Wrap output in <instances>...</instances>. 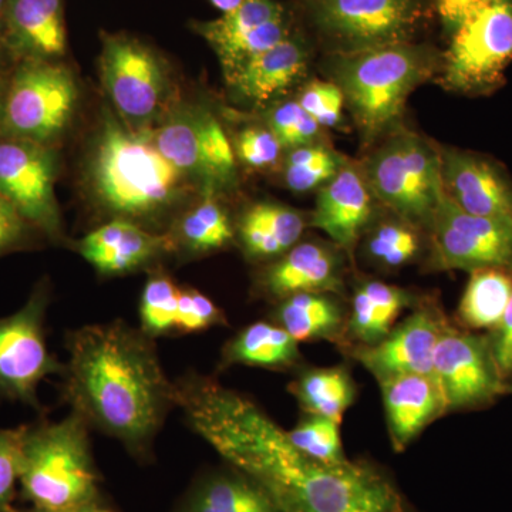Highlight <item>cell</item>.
I'll list each match as a JSON object with an SVG mask.
<instances>
[{
	"label": "cell",
	"mask_w": 512,
	"mask_h": 512,
	"mask_svg": "<svg viewBox=\"0 0 512 512\" xmlns=\"http://www.w3.org/2000/svg\"><path fill=\"white\" fill-rule=\"evenodd\" d=\"M18 63V59H16L12 49H10L5 25H3L2 16H0V76L9 77V74L12 73V70L15 69Z\"/></svg>",
	"instance_id": "f6af8a7d"
},
{
	"label": "cell",
	"mask_w": 512,
	"mask_h": 512,
	"mask_svg": "<svg viewBox=\"0 0 512 512\" xmlns=\"http://www.w3.org/2000/svg\"><path fill=\"white\" fill-rule=\"evenodd\" d=\"M390 443L402 453L434 421L447 413L436 379L429 376L396 375L379 380Z\"/></svg>",
	"instance_id": "7402d4cb"
},
{
	"label": "cell",
	"mask_w": 512,
	"mask_h": 512,
	"mask_svg": "<svg viewBox=\"0 0 512 512\" xmlns=\"http://www.w3.org/2000/svg\"><path fill=\"white\" fill-rule=\"evenodd\" d=\"M434 377L447 413L487 409L505 394L487 333L463 329L450 319L434 352Z\"/></svg>",
	"instance_id": "8fae6325"
},
{
	"label": "cell",
	"mask_w": 512,
	"mask_h": 512,
	"mask_svg": "<svg viewBox=\"0 0 512 512\" xmlns=\"http://www.w3.org/2000/svg\"><path fill=\"white\" fill-rule=\"evenodd\" d=\"M73 73L62 62L23 60L6 82L0 134L52 147L76 107Z\"/></svg>",
	"instance_id": "ba28073f"
},
{
	"label": "cell",
	"mask_w": 512,
	"mask_h": 512,
	"mask_svg": "<svg viewBox=\"0 0 512 512\" xmlns=\"http://www.w3.org/2000/svg\"><path fill=\"white\" fill-rule=\"evenodd\" d=\"M328 55L413 42L427 18L426 0H301Z\"/></svg>",
	"instance_id": "52a82bcc"
},
{
	"label": "cell",
	"mask_w": 512,
	"mask_h": 512,
	"mask_svg": "<svg viewBox=\"0 0 512 512\" xmlns=\"http://www.w3.org/2000/svg\"><path fill=\"white\" fill-rule=\"evenodd\" d=\"M177 407L228 466L255 478L281 512H414L384 468L367 460L325 464L296 450L254 400L214 377L175 382Z\"/></svg>",
	"instance_id": "6da1fadb"
},
{
	"label": "cell",
	"mask_w": 512,
	"mask_h": 512,
	"mask_svg": "<svg viewBox=\"0 0 512 512\" xmlns=\"http://www.w3.org/2000/svg\"><path fill=\"white\" fill-rule=\"evenodd\" d=\"M346 161L333 148L320 143L293 148L285 161L286 187L296 194L322 188L339 173Z\"/></svg>",
	"instance_id": "d6a6232c"
},
{
	"label": "cell",
	"mask_w": 512,
	"mask_h": 512,
	"mask_svg": "<svg viewBox=\"0 0 512 512\" xmlns=\"http://www.w3.org/2000/svg\"><path fill=\"white\" fill-rule=\"evenodd\" d=\"M2 20L18 62H60L66 56L63 0H8Z\"/></svg>",
	"instance_id": "603a6c76"
},
{
	"label": "cell",
	"mask_w": 512,
	"mask_h": 512,
	"mask_svg": "<svg viewBox=\"0 0 512 512\" xmlns=\"http://www.w3.org/2000/svg\"><path fill=\"white\" fill-rule=\"evenodd\" d=\"M305 227L301 212L274 202H258L242 215L238 234L248 258L276 259L301 242Z\"/></svg>",
	"instance_id": "83f0119b"
},
{
	"label": "cell",
	"mask_w": 512,
	"mask_h": 512,
	"mask_svg": "<svg viewBox=\"0 0 512 512\" xmlns=\"http://www.w3.org/2000/svg\"><path fill=\"white\" fill-rule=\"evenodd\" d=\"M423 248L421 229L396 217L370 231L366 252L370 261L384 269H399L416 261Z\"/></svg>",
	"instance_id": "836d02e7"
},
{
	"label": "cell",
	"mask_w": 512,
	"mask_h": 512,
	"mask_svg": "<svg viewBox=\"0 0 512 512\" xmlns=\"http://www.w3.org/2000/svg\"><path fill=\"white\" fill-rule=\"evenodd\" d=\"M512 60V0H484L451 35L443 56L448 89L480 93L500 82Z\"/></svg>",
	"instance_id": "9c48e42d"
},
{
	"label": "cell",
	"mask_w": 512,
	"mask_h": 512,
	"mask_svg": "<svg viewBox=\"0 0 512 512\" xmlns=\"http://www.w3.org/2000/svg\"><path fill=\"white\" fill-rule=\"evenodd\" d=\"M444 190L461 210L512 228V183L491 160L467 151H440Z\"/></svg>",
	"instance_id": "ac0fdd59"
},
{
	"label": "cell",
	"mask_w": 512,
	"mask_h": 512,
	"mask_svg": "<svg viewBox=\"0 0 512 512\" xmlns=\"http://www.w3.org/2000/svg\"><path fill=\"white\" fill-rule=\"evenodd\" d=\"M49 284L43 279L18 312L0 318V397L42 409L37 389L46 377L63 375L64 363L46 342Z\"/></svg>",
	"instance_id": "30bf717a"
},
{
	"label": "cell",
	"mask_w": 512,
	"mask_h": 512,
	"mask_svg": "<svg viewBox=\"0 0 512 512\" xmlns=\"http://www.w3.org/2000/svg\"><path fill=\"white\" fill-rule=\"evenodd\" d=\"M93 178L103 204L117 218L133 221L170 207L184 173L158 150L150 133L109 119L97 143Z\"/></svg>",
	"instance_id": "5b68a950"
},
{
	"label": "cell",
	"mask_w": 512,
	"mask_h": 512,
	"mask_svg": "<svg viewBox=\"0 0 512 512\" xmlns=\"http://www.w3.org/2000/svg\"><path fill=\"white\" fill-rule=\"evenodd\" d=\"M289 441L302 454L325 464L349 460L343 450L340 424L328 417L306 414L298 426L286 431Z\"/></svg>",
	"instance_id": "d590c367"
},
{
	"label": "cell",
	"mask_w": 512,
	"mask_h": 512,
	"mask_svg": "<svg viewBox=\"0 0 512 512\" xmlns=\"http://www.w3.org/2000/svg\"><path fill=\"white\" fill-rule=\"evenodd\" d=\"M373 195L362 170L346 161L339 173L320 188L311 225L346 254L352 255L373 217Z\"/></svg>",
	"instance_id": "ffe728a7"
},
{
	"label": "cell",
	"mask_w": 512,
	"mask_h": 512,
	"mask_svg": "<svg viewBox=\"0 0 512 512\" xmlns=\"http://www.w3.org/2000/svg\"><path fill=\"white\" fill-rule=\"evenodd\" d=\"M79 254L103 275H124L175 251L170 235H158L127 218H114L93 229L77 244Z\"/></svg>",
	"instance_id": "44dd1931"
},
{
	"label": "cell",
	"mask_w": 512,
	"mask_h": 512,
	"mask_svg": "<svg viewBox=\"0 0 512 512\" xmlns=\"http://www.w3.org/2000/svg\"><path fill=\"white\" fill-rule=\"evenodd\" d=\"M228 323L224 312L204 293L195 289H181L178 292L177 332L197 333L225 326Z\"/></svg>",
	"instance_id": "74e56055"
},
{
	"label": "cell",
	"mask_w": 512,
	"mask_h": 512,
	"mask_svg": "<svg viewBox=\"0 0 512 512\" xmlns=\"http://www.w3.org/2000/svg\"><path fill=\"white\" fill-rule=\"evenodd\" d=\"M89 431L74 412L59 421L22 426L19 485L33 508L62 511L101 503Z\"/></svg>",
	"instance_id": "3957f363"
},
{
	"label": "cell",
	"mask_w": 512,
	"mask_h": 512,
	"mask_svg": "<svg viewBox=\"0 0 512 512\" xmlns=\"http://www.w3.org/2000/svg\"><path fill=\"white\" fill-rule=\"evenodd\" d=\"M6 82L8 77L0 76V117H2L3 101H5Z\"/></svg>",
	"instance_id": "c3c4849f"
},
{
	"label": "cell",
	"mask_w": 512,
	"mask_h": 512,
	"mask_svg": "<svg viewBox=\"0 0 512 512\" xmlns=\"http://www.w3.org/2000/svg\"><path fill=\"white\" fill-rule=\"evenodd\" d=\"M498 370L505 383L512 380V296L500 323L487 333Z\"/></svg>",
	"instance_id": "7bdbcfd3"
},
{
	"label": "cell",
	"mask_w": 512,
	"mask_h": 512,
	"mask_svg": "<svg viewBox=\"0 0 512 512\" xmlns=\"http://www.w3.org/2000/svg\"><path fill=\"white\" fill-rule=\"evenodd\" d=\"M288 389L303 412L328 417L339 424L357 396L355 380L346 366L303 369Z\"/></svg>",
	"instance_id": "f546056e"
},
{
	"label": "cell",
	"mask_w": 512,
	"mask_h": 512,
	"mask_svg": "<svg viewBox=\"0 0 512 512\" xmlns=\"http://www.w3.org/2000/svg\"><path fill=\"white\" fill-rule=\"evenodd\" d=\"M443 64L429 45L406 42L349 55H329V74L366 140L402 117L410 94Z\"/></svg>",
	"instance_id": "277c9868"
},
{
	"label": "cell",
	"mask_w": 512,
	"mask_h": 512,
	"mask_svg": "<svg viewBox=\"0 0 512 512\" xmlns=\"http://www.w3.org/2000/svg\"><path fill=\"white\" fill-rule=\"evenodd\" d=\"M22 426L0 430V512H12L19 485Z\"/></svg>",
	"instance_id": "60d3db41"
},
{
	"label": "cell",
	"mask_w": 512,
	"mask_h": 512,
	"mask_svg": "<svg viewBox=\"0 0 512 512\" xmlns=\"http://www.w3.org/2000/svg\"><path fill=\"white\" fill-rule=\"evenodd\" d=\"M511 296V269L488 266L470 272V279L458 303L457 325L471 332H491L503 318Z\"/></svg>",
	"instance_id": "4dcf8cb0"
},
{
	"label": "cell",
	"mask_w": 512,
	"mask_h": 512,
	"mask_svg": "<svg viewBox=\"0 0 512 512\" xmlns=\"http://www.w3.org/2000/svg\"><path fill=\"white\" fill-rule=\"evenodd\" d=\"M8 0H0V16H2L3 9H5V5Z\"/></svg>",
	"instance_id": "f907efd6"
},
{
	"label": "cell",
	"mask_w": 512,
	"mask_h": 512,
	"mask_svg": "<svg viewBox=\"0 0 512 512\" xmlns=\"http://www.w3.org/2000/svg\"><path fill=\"white\" fill-rule=\"evenodd\" d=\"M301 359L299 343L284 328L276 323L255 322L225 343L220 366L221 369L248 366L284 372L295 369Z\"/></svg>",
	"instance_id": "f1b7e54d"
},
{
	"label": "cell",
	"mask_w": 512,
	"mask_h": 512,
	"mask_svg": "<svg viewBox=\"0 0 512 512\" xmlns=\"http://www.w3.org/2000/svg\"><path fill=\"white\" fill-rule=\"evenodd\" d=\"M194 30L214 50L229 79L242 64L278 45L295 29L288 9L278 0H242L218 19L195 22Z\"/></svg>",
	"instance_id": "9a60e30c"
},
{
	"label": "cell",
	"mask_w": 512,
	"mask_h": 512,
	"mask_svg": "<svg viewBox=\"0 0 512 512\" xmlns=\"http://www.w3.org/2000/svg\"><path fill=\"white\" fill-rule=\"evenodd\" d=\"M483 2L484 0H434V5L444 28L453 35L463 20Z\"/></svg>",
	"instance_id": "ee69618b"
},
{
	"label": "cell",
	"mask_w": 512,
	"mask_h": 512,
	"mask_svg": "<svg viewBox=\"0 0 512 512\" xmlns=\"http://www.w3.org/2000/svg\"><path fill=\"white\" fill-rule=\"evenodd\" d=\"M235 237L234 225L224 208L212 198H205L181 221L178 235L173 238L175 249L178 242L188 251L207 254L227 247Z\"/></svg>",
	"instance_id": "1f68e13d"
},
{
	"label": "cell",
	"mask_w": 512,
	"mask_h": 512,
	"mask_svg": "<svg viewBox=\"0 0 512 512\" xmlns=\"http://www.w3.org/2000/svg\"><path fill=\"white\" fill-rule=\"evenodd\" d=\"M309 62V46L301 33L291 35L259 53L229 77L242 96L255 103H265L284 92L305 73Z\"/></svg>",
	"instance_id": "cb8c5ba5"
},
{
	"label": "cell",
	"mask_w": 512,
	"mask_h": 512,
	"mask_svg": "<svg viewBox=\"0 0 512 512\" xmlns=\"http://www.w3.org/2000/svg\"><path fill=\"white\" fill-rule=\"evenodd\" d=\"M178 292L170 276L156 274L148 279L141 293L140 329L150 338L177 332Z\"/></svg>",
	"instance_id": "e575fe53"
},
{
	"label": "cell",
	"mask_w": 512,
	"mask_h": 512,
	"mask_svg": "<svg viewBox=\"0 0 512 512\" xmlns=\"http://www.w3.org/2000/svg\"><path fill=\"white\" fill-rule=\"evenodd\" d=\"M373 197L396 217L430 232L444 192L440 151L410 131L390 137L360 167Z\"/></svg>",
	"instance_id": "8992f818"
},
{
	"label": "cell",
	"mask_w": 512,
	"mask_h": 512,
	"mask_svg": "<svg viewBox=\"0 0 512 512\" xmlns=\"http://www.w3.org/2000/svg\"><path fill=\"white\" fill-rule=\"evenodd\" d=\"M342 249L326 242H298L266 266L258 286L266 298L284 301L298 293H335L345 288Z\"/></svg>",
	"instance_id": "d6986e66"
},
{
	"label": "cell",
	"mask_w": 512,
	"mask_h": 512,
	"mask_svg": "<svg viewBox=\"0 0 512 512\" xmlns=\"http://www.w3.org/2000/svg\"><path fill=\"white\" fill-rule=\"evenodd\" d=\"M268 127L286 150L319 143L322 134V127L296 100L276 106L269 116Z\"/></svg>",
	"instance_id": "8d00e7d4"
},
{
	"label": "cell",
	"mask_w": 512,
	"mask_h": 512,
	"mask_svg": "<svg viewBox=\"0 0 512 512\" xmlns=\"http://www.w3.org/2000/svg\"><path fill=\"white\" fill-rule=\"evenodd\" d=\"M210 2L214 8L221 10V13H227L229 10L237 8L242 0H210Z\"/></svg>",
	"instance_id": "7dc6e473"
},
{
	"label": "cell",
	"mask_w": 512,
	"mask_h": 512,
	"mask_svg": "<svg viewBox=\"0 0 512 512\" xmlns=\"http://www.w3.org/2000/svg\"><path fill=\"white\" fill-rule=\"evenodd\" d=\"M284 147L269 127H248L238 134L235 156L255 170L274 167Z\"/></svg>",
	"instance_id": "ab89813d"
},
{
	"label": "cell",
	"mask_w": 512,
	"mask_h": 512,
	"mask_svg": "<svg viewBox=\"0 0 512 512\" xmlns=\"http://www.w3.org/2000/svg\"><path fill=\"white\" fill-rule=\"evenodd\" d=\"M32 231L36 229L0 195V256L25 247Z\"/></svg>",
	"instance_id": "b9f144b4"
},
{
	"label": "cell",
	"mask_w": 512,
	"mask_h": 512,
	"mask_svg": "<svg viewBox=\"0 0 512 512\" xmlns=\"http://www.w3.org/2000/svg\"><path fill=\"white\" fill-rule=\"evenodd\" d=\"M303 110L320 127H339L343 120L345 97L338 84L333 82H312L299 93L296 99Z\"/></svg>",
	"instance_id": "f35d334b"
},
{
	"label": "cell",
	"mask_w": 512,
	"mask_h": 512,
	"mask_svg": "<svg viewBox=\"0 0 512 512\" xmlns=\"http://www.w3.org/2000/svg\"><path fill=\"white\" fill-rule=\"evenodd\" d=\"M276 325L298 343L328 340L340 349L348 348V312L335 293H298L278 302Z\"/></svg>",
	"instance_id": "4316f807"
},
{
	"label": "cell",
	"mask_w": 512,
	"mask_h": 512,
	"mask_svg": "<svg viewBox=\"0 0 512 512\" xmlns=\"http://www.w3.org/2000/svg\"><path fill=\"white\" fill-rule=\"evenodd\" d=\"M63 399L90 429L119 441L137 458L151 448L177 389L165 375L154 339L123 320L67 333Z\"/></svg>",
	"instance_id": "7a4b0ae2"
},
{
	"label": "cell",
	"mask_w": 512,
	"mask_h": 512,
	"mask_svg": "<svg viewBox=\"0 0 512 512\" xmlns=\"http://www.w3.org/2000/svg\"><path fill=\"white\" fill-rule=\"evenodd\" d=\"M448 318L434 302H419L403 322L373 346H350L343 353L379 380L396 375L434 377V352ZM437 382V380H436Z\"/></svg>",
	"instance_id": "2e32d148"
},
{
	"label": "cell",
	"mask_w": 512,
	"mask_h": 512,
	"mask_svg": "<svg viewBox=\"0 0 512 512\" xmlns=\"http://www.w3.org/2000/svg\"><path fill=\"white\" fill-rule=\"evenodd\" d=\"M417 303L416 295L400 286L382 281H365L357 285L346 325L348 348L382 342L396 326L397 318Z\"/></svg>",
	"instance_id": "484cf974"
},
{
	"label": "cell",
	"mask_w": 512,
	"mask_h": 512,
	"mask_svg": "<svg viewBox=\"0 0 512 512\" xmlns=\"http://www.w3.org/2000/svg\"><path fill=\"white\" fill-rule=\"evenodd\" d=\"M505 394H512V380L505 383Z\"/></svg>",
	"instance_id": "681fc988"
},
{
	"label": "cell",
	"mask_w": 512,
	"mask_h": 512,
	"mask_svg": "<svg viewBox=\"0 0 512 512\" xmlns=\"http://www.w3.org/2000/svg\"><path fill=\"white\" fill-rule=\"evenodd\" d=\"M431 268L467 271L501 266L512 271V228L468 214L441 195L430 229Z\"/></svg>",
	"instance_id": "4fadbf2b"
},
{
	"label": "cell",
	"mask_w": 512,
	"mask_h": 512,
	"mask_svg": "<svg viewBox=\"0 0 512 512\" xmlns=\"http://www.w3.org/2000/svg\"><path fill=\"white\" fill-rule=\"evenodd\" d=\"M175 512H281L255 478L228 466L192 484Z\"/></svg>",
	"instance_id": "d4e9b609"
},
{
	"label": "cell",
	"mask_w": 512,
	"mask_h": 512,
	"mask_svg": "<svg viewBox=\"0 0 512 512\" xmlns=\"http://www.w3.org/2000/svg\"><path fill=\"white\" fill-rule=\"evenodd\" d=\"M158 150L183 171L228 184L235 174V151L224 128L205 110L184 111L150 133Z\"/></svg>",
	"instance_id": "e0dca14e"
},
{
	"label": "cell",
	"mask_w": 512,
	"mask_h": 512,
	"mask_svg": "<svg viewBox=\"0 0 512 512\" xmlns=\"http://www.w3.org/2000/svg\"><path fill=\"white\" fill-rule=\"evenodd\" d=\"M56 173L52 147L0 134V195L49 239H59L62 234Z\"/></svg>",
	"instance_id": "5bb4252c"
},
{
	"label": "cell",
	"mask_w": 512,
	"mask_h": 512,
	"mask_svg": "<svg viewBox=\"0 0 512 512\" xmlns=\"http://www.w3.org/2000/svg\"><path fill=\"white\" fill-rule=\"evenodd\" d=\"M12 512H116L111 510V508L106 507L103 504H94L87 505V507L80 508H72V510H62V511H45V510H37V508H28V510H20V508H13Z\"/></svg>",
	"instance_id": "bcb514c9"
},
{
	"label": "cell",
	"mask_w": 512,
	"mask_h": 512,
	"mask_svg": "<svg viewBox=\"0 0 512 512\" xmlns=\"http://www.w3.org/2000/svg\"><path fill=\"white\" fill-rule=\"evenodd\" d=\"M100 66L104 87L127 123L157 117L167 96V73L147 43L126 33L103 35Z\"/></svg>",
	"instance_id": "7c38bea8"
}]
</instances>
